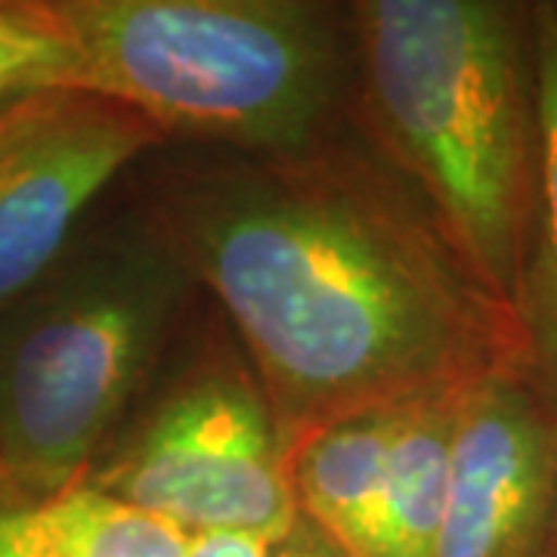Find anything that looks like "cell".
<instances>
[{
	"mask_svg": "<svg viewBox=\"0 0 557 557\" xmlns=\"http://www.w3.org/2000/svg\"><path fill=\"white\" fill-rule=\"evenodd\" d=\"M270 557H344V552L322 536L313 523L298 518L285 536L270 545Z\"/></svg>",
	"mask_w": 557,
	"mask_h": 557,
	"instance_id": "14",
	"label": "cell"
},
{
	"mask_svg": "<svg viewBox=\"0 0 557 557\" xmlns=\"http://www.w3.org/2000/svg\"><path fill=\"white\" fill-rule=\"evenodd\" d=\"M199 282L159 214H94L0 307V465L25 508L94 474L156 381Z\"/></svg>",
	"mask_w": 557,
	"mask_h": 557,
	"instance_id": "3",
	"label": "cell"
},
{
	"mask_svg": "<svg viewBox=\"0 0 557 557\" xmlns=\"http://www.w3.org/2000/svg\"><path fill=\"white\" fill-rule=\"evenodd\" d=\"M156 124L87 90L0 109V307L60 258L102 193L159 149Z\"/></svg>",
	"mask_w": 557,
	"mask_h": 557,
	"instance_id": "6",
	"label": "cell"
},
{
	"mask_svg": "<svg viewBox=\"0 0 557 557\" xmlns=\"http://www.w3.org/2000/svg\"><path fill=\"white\" fill-rule=\"evenodd\" d=\"M16 508H25L16 493H13V486H10V480L3 474V465H0V515L3 511H16Z\"/></svg>",
	"mask_w": 557,
	"mask_h": 557,
	"instance_id": "16",
	"label": "cell"
},
{
	"mask_svg": "<svg viewBox=\"0 0 557 557\" xmlns=\"http://www.w3.org/2000/svg\"><path fill=\"white\" fill-rule=\"evenodd\" d=\"M90 486L177 523L183 533L282 539L298 523L276 416L230 341L168 359Z\"/></svg>",
	"mask_w": 557,
	"mask_h": 557,
	"instance_id": "5",
	"label": "cell"
},
{
	"mask_svg": "<svg viewBox=\"0 0 557 557\" xmlns=\"http://www.w3.org/2000/svg\"><path fill=\"white\" fill-rule=\"evenodd\" d=\"M399 409L335 418L285 453L295 508L344 557H372Z\"/></svg>",
	"mask_w": 557,
	"mask_h": 557,
	"instance_id": "8",
	"label": "cell"
},
{
	"mask_svg": "<svg viewBox=\"0 0 557 557\" xmlns=\"http://www.w3.org/2000/svg\"><path fill=\"white\" fill-rule=\"evenodd\" d=\"M44 90H81L72 32L53 0H0V109Z\"/></svg>",
	"mask_w": 557,
	"mask_h": 557,
	"instance_id": "12",
	"label": "cell"
},
{
	"mask_svg": "<svg viewBox=\"0 0 557 557\" xmlns=\"http://www.w3.org/2000/svg\"><path fill=\"white\" fill-rule=\"evenodd\" d=\"M0 557H47L28 536L22 523V508L0 515Z\"/></svg>",
	"mask_w": 557,
	"mask_h": 557,
	"instance_id": "15",
	"label": "cell"
},
{
	"mask_svg": "<svg viewBox=\"0 0 557 557\" xmlns=\"http://www.w3.org/2000/svg\"><path fill=\"white\" fill-rule=\"evenodd\" d=\"M437 557H557V412L523 366L458 397Z\"/></svg>",
	"mask_w": 557,
	"mask_h": 557,
	"instance_id": "7",
	"label": "cell"
},
{
	"mask_svg": "<svg viewBox=\"0 0 557 557\" xmlns=\"http://www.w3.org/2000/svg\"><path fill=\"white\" fill-rule=\"evenodd\" d=\"M458 397L461 391L403 406L387 456L372 557H437Z\"/></svg>",
	"mask_w": 557,
	"mask_h": 557,
	"instance_id": "10",
	"label": "cell"
},
{
	"mask_svg": "<svg viewBox=\"0 0 557 557\" xmlns=\"http://www.w3.org/2000/svg\"><path fill=\"white\" fill-rule=\"evenodd\" d=\"M146 201L236 332L285 453L335 418L523 366L511 307L369 139L205 149Z\"/></svg>",
	"mask_w": 557,
	"mask_h": 557,
	"instance_id": "1",
	"label": "cell"
},
{
	"mask_svg": "<svg viewBox=\"0 0 557 557\" xmlns=\"http://www.w3.org/2000/svg\"><path fill=\"white\" fill-rule=\"evenodd\" d=\"M22 523L47 557H186L189 533L90 483L22 508Z\"/></svg>",
	"mask_w": 557,
	"mask_h": 557,
	"instance_id": "11",
	"label": "cell"
},
{
	"mask_svg": "<svg viewBox=\"0 0 557 557\" xmlns=\"http://www.w3.org/2000/svg\"><path fill=\"white\" fill-rule=\"evenodd\" d=\"M347 13L366 139L511 307L539 168L530 3L357 0Z\"/></svg>",
	"mask_w": 557,
	"mask_h": 557,
	"instance_id": "2",
	"label": "cell"
},
{
	"mask_svg": "<svg viewBox=\"0 0 557 557\" xmlns=\"http://www.w3.org/2000/svg\"><path fill=\"white\" fill-rule=\"evenodd\" d=\"M273 539L258 533H199L189 536L186 557H270Z\"/></svg>",
	"mask_w": 557,
	"mask_h": 557,
	"instance_id": "13",
	"label": "cell"
},
{
	"mask_svg": "<svg viewBox=\"0 0 557 557\" xmlns=\"http://www.w3.org/2000/svg\"><path fill=\"white\" fill-rule=\"evenodd\" d=\"M81 90L161 137L230 152H292L338 131L354 90L347 7L317 0H53Z\"/></svg>",
	"mask_w": 557,
	"mask_h": 557,
	"instance_id": "4",
	"label": "cell"
},
{
	"mask_svg": "<svg viewBox=\"0 0 557 557\" xmlns=\"http://www.w3.org/2000/svg\"><path fill=\"white\" fill-rule=\"evenodd\" d=\"M530 35L539 115L536 201L511 313L523 372L557 412V3H530Z\"/></svg>",
	"mask_w": 557,
	"mask_h": 557,
	"instance_id": "9",
	"label": "cell"
}]
</instances>
